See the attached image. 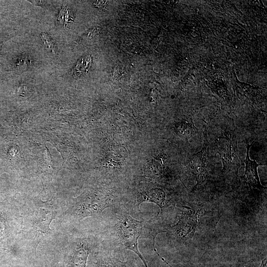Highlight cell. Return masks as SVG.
Wrapping results in <instances>:
<instances>
[{
    "label": "cell",
    "mask_w": 267,
    "mask_h": 267,
    "mask_svg": "<svg viewBox=\"0 0 267 267\" xmlns=\"http://www.w3.org/2000/svg\"><path fill=\"white\" fill-rule=\"evenodd\" d=\"M98 241L103 248L120 253L131 250L148 267L138 247L141 235L156 236L163 232L158 215L148 220L134 217L126 203L106 209L98 217Z\"/></svg>",
    "instance_id": "6da1fadb"
},
{
    "label": "cell",
    "mask_w": 267,
    "mask_h": 267,
    "mask_svg": "<svg viewBox=\"0 0 267 267\" xmlns=\"http://www.w3.org/2000/svg\"><path fill=\"white\" fill-rule=\"evenodd\" d=\"M127 201L111 191L97 193L74 200L66 211L71 219L80 222L89 217L99 216L106 209L117 206Z\"/></svg>",
    "instance_id": "7a4b0ae2"
},
{
    "label": "cell",
    "mask_w": 267,
    "mask_h": 267,
    "mask_svg": "<svg viewBox=\"0 0 267 267\" xmlns=\"http://www.w3.org/2000/svg\"><path fill=\"white\" fill-rule=\"evenodd\" d=\"M215 144L223 165L222 173L237 176L241 160L237 147V138L233 127L227 126L217 137Z\"/></svg>",
    "instance_id": "3957f363"
},
{
    "label": "cell",
    "mask_w": 267,
    "mask_h": 267,
    "mask_svg": "<svg viewBox=\"0 0 267 267\" xmlns=\"http://www.w3.org/2000/svg\"><path fill=\"white\" fill-rule=\"evenodd\" d=\"M178 222L173 225L165 226V233L173 242H181L191 239L198 223V214L183 206Z\"/></svg>",
    "instance_id": "277c9868"
},
{
    "label": "cell",
    "mask_w": 267,
    "mask_h": 267,
    "mask_svg": "<svg viewBox=\"0 0 267 267\" xmlns=\"http://www.w3.org/2000/svg\"><path fill=\"white\" fill-rule=\"evenodd\" d=\"M146 202H152L157 205L160 209L159 215L162 218L165 209L170 205L167 200L165 191L159 187L149 188L140 191L133 200L126 203L132 215L135 216L141 213L139 206L142 203Z\"/></svg>",
    "instance_id": "5b68a950"
},
{
    "label": "cell",
    "mask_w": 267,
    "mask_h": 267,
    "mask_svg": "<svg viewBox=\"0 0 267 267\" xmlns=\"http://www.w3.org/2000/svg\"><path fill=\"white\" fill-rule=\"evenodd\" d=\"M55 212L50 206H42L38 210L37 214L32 220V234L34 236L33 240L36 249L39 243L53 231L49 224L55 217Z\"/></svg>",
    "instance_id": "8992f818"
},
{
    "label": "cell",
    "mask_w": 267,
    "mask_h": 267,
    "mask_svg": "<svg viewBox=\"0 0 267 267\" xmlns=\"http://www.w3.org/2000/svg\"><path fill=\"white\" fill-rule=\"evenodd\" d=\"M89 267H137L134 262L126 257L124 253L111 251L99 247L92 258Z\"/></svg>",
    "instance_id": "52a82bcc"
},
{
    "label": "cell",
    "mask_w": 267,
    "mask_h": 267,
    "mask_svg": "<svg viewBox=\"0 0 267 267\" xmlns=\"http://www.w3.org/2000/svg\"><path fill=\"white\" fill-rule=\"evenodd\" d=\"M208 130V127L204 131L202 148L191 157L188 163L189 171L195 176L197 180V184L194 188L202 183L207 178L208 175L207 163L210 149L207 136Z\"/></svg>",
    "instance_id": "ba28073f"
},
{
    "label": "cell",
    "mask_w": 267,
    "mask_h": 267,
    "mask_svg": "<svg viewBox=\"0 0 267 267\" xmlns=\"http://www.w3.org/2000/svg\"><path fill=\"white\" fill-rule=\"evenodd\" d=\"M255 141L251 144H248L246 147V157L244 161L245 168L244 175L243 176L245 183L250 189L264 191L266 187L263 186L260 181L257 168L259 164L255 160H252L249 156L250 149Z\"/></svg>",
    "instance_id": "9c48e42d"
},
{
    "label": "cell",
    "mask_w": 267,
    "mask_h": 267,
    "mask_svg": "<svg viewBox=\"0 0 267 267\" xmlns=\"http://www.w3.org/2000/svg\"><path fill=\"white\" fill-rule=\"evenodd\" d=\"M89 252L88 239H84L73 251L68 267H86Z\"/></svg>",
    "instance_id": "30bf717a"
},
{
    "label": "cell",
    "mask_w": 267,
    "mask_h": 267,
    "mask_svg": "<svg viewBox=\"0 0 267 267\" xmlns=\"http://www.w3.org/2000/svg\"><path fill=\"white\" fill-rule=\"evenodd\" d=\"M167 156L164 153L157 155L148 163L144 169L145 176L151 178H158L164 174Z\"/></svg>",
    "instance_id": "8fae6325"
},
{
    "label": "cell",
    "mask_w": 267,
    "mask_h": 267,
    "mask_svg": "<svg viewBox=\"0 0 267 267\" xmlns=\"http://www.w3.org/2000/svg\"><path fill=\"white\" fill-rule=\"evenodd\" d=\"M173 128L177 135L186 140H188L198 132L192 119L190 118L175 122L173 124Z\"/></svg>",
    "instance_id": "7c38bea8"
},
{
    "label": "cell",
    "mask_w": 267,
    "mask_h": 267,
    "mask_svg": "<svg viewBox=\"0 0 267 267\" xmlns=\"http://www.w3.org/2000/svg\"><path fill=\"white\" fill-rule=\"evenodd\" d=\"M91 58L89 55L81 57L71 71V75L74 77H80L85 75L90 69L91 66Z\"/></svg>",
    "instance_id": "4fadbf2b"
},
{
    "label": "cell",
    "mask_w": 267,
    "mask_h": 267,
    "mask_svg": "<svg viewBox=\"0 0 267 267\" xmlns=\"http://www.w3.org/2000/svg\"><path fill=\"white\" fill-rule=\"evenodd\" d=\"M40 37L46 47L54 53L55 51V45L53 41L48 34L45 32H42L40 34Z\"/></svg>",
    "instance_id": "5bb4252c"
},
{
    "label": "cell",
    "mask_w": 267,
    "mask_h": 267,
    "mask_svg": "<svg viewBox=\"0 0 267 267\" xmlns=\"http://www.w3.org/2000/svg\"><path fill=\"white\" fill-rule=\"evenodd\" d=\"M66 8L67 5H62L61 7L57 18V22L59 25H64Z\"/></svg>",
    "instance_id": "9a60e30c"
},
{
    "label": "cell",
    "mask_w": 267,
    "mask_h": 267,
    "mask_svg": "<svg viewBox=\"0 0 267 267\" xmlns=\"http://www.w3.org/2000/svg\"><path fill=\"white\" fill-rule=\"evenodd\" d=\"M6 228V220L2 214L0 212V238L5 233Z\"/></svg>",
    "instance_id": "2e32d148"
},
{
    "label": "cell",
    "mask_w": 267,
    "mask_h": 267,
    "mask_svg": "<svg viewBox=\"0 0 267 267\" xmlns=\"http://www.w3.org/2000/svg\"><path fill=\"white\" fill-rule=\"evenodd\" d=\"M29 1L35 6H41L42 7H44L45 5H46V1H45L29 0Z\"/></svg>",
    "instance_id": "e0dca14e"
},
{
    "label": "cell",
    "mask_w": 267,
    "mask_h": 267,
    "mask_svg": "<svg viewBox=\"0 0 267 267\" xmlns=\"http://www.w3.org/2000/svg\"><path fill=\"white\" fill-rule=\"evenodd\" d=\"M106 2L105 1H94L93 4L98 8H103L105 7Z\"/></svg>",
    "instance_id": "ac0fdd59"
},
{
    "label": "cell",
    "mask_w": 267,
    "mask_h": 267,
    "mask_svg": "<svg viewBox=\"0 0 267 267\" xmlns=\"http://www.w3.org/2000/svg\"><path fill=\"white\" fill-rule=\"evenodd\" d=\"M267 258H266L262 261L261 265L260 267H267Z\"/></svg>",
    "instance_id": "d6986e66"
},
{
    "label": "cell",
    "mask_w": 267,
    "mask_h": 267,
    "mask_svg": "<svg viewBox=\"0 0 267 267\" xmlns=\"http://www.w3.org/2000/svg\"><path fill=\"white\" fill-rule=\"evenodd\" d=\"M1 45V44H0V49Z\"/></svg>",
    "instance_id": "ffe728a7"
}]
</instances>
